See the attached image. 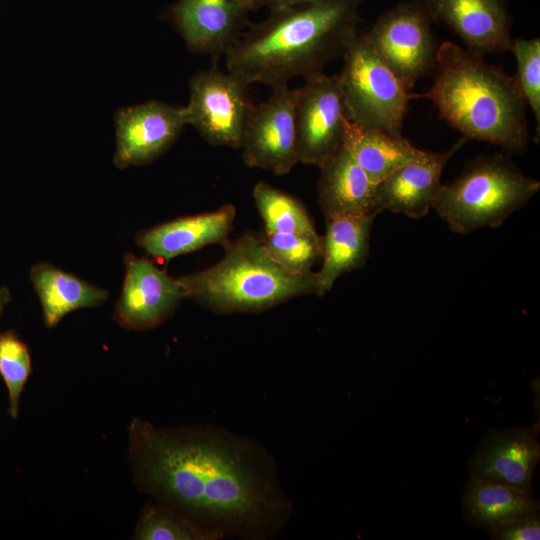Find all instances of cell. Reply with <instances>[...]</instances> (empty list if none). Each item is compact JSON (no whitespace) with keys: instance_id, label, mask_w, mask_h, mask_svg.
Masks as SVG:
<instances>
[{"instance_id":"obj_25","label":"cell","mask_w":540,"mask_h":540,"mask_svg":"<svg viewBox=\"0 0 540 540\" xmlns=\"http://www.w3.org/2000/svg\"><path fill=\"white\" fill-rule=\"evenodd\" d=\"M31 370L27 344L14 330L0 333V375L8 391L9 414L14 419L19 414L21 395Z\"/></svg>"},{"instance_id":"obj_24","label":"cell","mask_w":540,"mask_h":540,"mask_svg":"<svg viewBox=\"0 0 540 540\" xmlns=\"http://www.w3.org/2000/svg\"><path fill=\"white\" fill-rule=\"evenodd\" d=\"M135 540H221L182 513L157 502L146 504L135 526Z\"/></svg>"},{"instance_id":"obj_2","label":"cell","mask_w":540,"mask_h":540,"mask_svg":"<svg viewBox=\"0 0 540 540\" xmlns=\"http://www.w3.org/2000/svg\"><path fill=\"white\" fill-rule=\"evenodd\" d=\"M362 1L314 0L270 11L227 50L228 72L247 85L271 87L322 72L358 35Z\"/></svg>"},{"instance_id":"obj_5","label":"cell","mask_w":540,"mask_h":540,"mask_svg":"<svg viewBox=\"0 0 540 540\" xmlns=\"http://www.w3.org/2000/svg\"><path fill=\"white\" fill-rule=\"evenodd\" d=\"M539 189L538 180L496 153L475 158L455 180L442 184L431 207L453 232L468 234L501 226Z\"/></svg>"},{"instance_id":"obj_17","label":"cell","mask_w":540,"mask_h":540,"mask_svg":"<svg viewBox=\"0 0 540 540\" xmlns=\"http://www.w3.org/2000/svg\"><path fill=\"white\" fill-rule=\"evenodd\" d=\"M236 209L231 204L215 211L177 218L140 231L137 245L149 256L169 261L211 244H225Z\"/></svg>"},{"instance_id":"obj_18","label":"cell","mask_w":540,"mask_h":540,"mask_svg":"<svg viewBox=\"0 0 540 540\" xmlns=\"http://www.w3.org/2000/svg\"><path fill=\"white\" fill-rule=\"evenodd\" d=\"M319 168L318 203L325 219L381 213L377 184L344 146Z\"/></svg>"},{"instance_id":"obj_27","label":"cell","mask_w":540,"mask_h":540,"mask_svg":"<svg viewBox=\"0 0 540 540\" xmlns=\"http://www.w3.org/2000/svg\"><path fill=\"white\" fill-rule=\"evenodd\" d=\"M510 51L517 62L515 75L526 105L534 114L537 134L540 127V38L513 39Z\"/></svg>"},{"instance_id":"obj_21","label":"cell","mask_w":540,"mask_h":540,"mask_svg":"<svg viewBox=\"0 0 540 540\" xmlns=\"http://www.w3.org/2000/svg\"><path fill=\"white\" fill-rule=\"evenodd\" d=\"M466 521L477 528L490 529L519 515L539 510V501L531 490L470 477L463 497Z\"/></svg>"},{"instance_id":"obj_26","label":"cell","mask_w":540,"mask_h":540,"mask_svg":"<svg viewBox=\"0 0 540 540\" xmlns=\"http://www.w3.org/2000/svg\"><path fill=\"white\" fill-rule=\"evenodd\" d=\"M267 251L283 267L293 272L311 271L322 257L323 240L318 233H268L261 237Z\"/></svg>"},{"instance_id":"obj_11","label":"cell","mask_w":540,"mask_h":540,"mask_svg":"<svg viewBox=\"0 0 540 540\" xmlns=\"http://www.w3.org/2000/svg\"><path fill=\"white\" fill-rule=\"evenodd\" d=\"M125 275L114 320L123 328L147 331L168 320L184 299L178 278L144 257L127 253Z\"/></svg>"},{"instance_id":"obj_28","label":"cell","mask_w":540,"mask_h":540,"mask_svg":"<svg viewBox=\"0 0 540 540\" xmlns=\"http://www.w3.org/2000/svg\"><path fill=\"white\" fill-rule=\"evenodd\" d=\"M491 539L538 540L540 539L539 510L519 515L489 530Z\"/></svg>"},{"instance_id":"obj_3","label":"cell","mask_w":540,"mask_h":540,"mask_svg":"<svg viewBox=\"0 0 540 540\" xmlns=\"http://www.w3.org/2000/svg\"><path fill=\"white\" fill-rule=\"evenodd\" d=\"M429 91L416 94L466 140L487 142L508 154L529 144L526 102L514 76L451 41L439 45Z\"/></svg>"},{"instance_id":"obj_23","label":"cell","mask_w":540,"mask_h":540,"mask_svg":"<svg viewBox=\"0 0 540 540\" xmlns=\"http://www.w3.org/2000/svg\"><path fill=\"white\" fill-rule=\"evenodd\" d=\"M268 233H317L304 205L288 193L259 181L252 191Z\"/></svg>"},{"instance_id":"obj_4","label":"cell","mask_w":540,"mask_h":540,"mask_svg":"<svg viewBox=\"0 0 540 540\" xmlns=\"http://www.w3.org/2000/svg\"><path fill=\"white\" fill-rule=\"evenodd\" d=\"M213 266L178 277L184 299L219 314L258 313L303 295L321 296L316 272H293L278 263L261 238L246 233L225 244Z\"/></svg>"},{"instance_id":"obj_19","label":"cell","mask_w":540,"mask_h":540,"mask_svg":"<svg viewBox=\"0 0 540 540\" xmlns=\"http://www.w3.org/2000/svg\"><path fill=\"white\" fill-rule=\"evenodd\" d=\"M29 278L39 299L47 328H54L73 311L98 307L109 298V292L104 288L50 263L33 265Z\"/></svg>"},{"instance_id":"obj_15","label":"cell","mask_w":540,"mask_h":540,"mask_svg":"<svg viewBox=\"0 0 540 540\" xmlns=\"http://www.w3.org/2000/svg\"><path fill=\"white\" fill-rule=\"evenodd\" d=\"M540 460L536 431L530 427L489 430L469 463V476L531 490Z\"/></svg>"},{"instance_id":"obj_29","label":"cell","mask_w":540,"mask_h":540,"mask_svg":"<svg viewBox=\"0 0 540 540\" xmlns=\"http://www.w3.org/2000/svg\"><path fill=\"white\" fill-rule=\"evenodd\" d=\"M244 6L249 10H257L267 7L270 11L283 9L298 4L311 2L314 0H241Z\"/></svg>"},{"instance_id":"obj_10","label":"cell","mask_w":540,"mask_h":540,"mask_svg":"<svg viewBox=\"0 0 540 540\" xmlns=\"http://www.w3.org/2000/svg\"><path fill=\"white\" fill-rule=\"evenodd\" d=\"M296 98L297 89L278 85L265 102L254 106L240 148L248 167L285 175L299 162Z\"/></svg>"},{"instance_id":"obj_6","label":"cell","mask_w":540,"mask_h":540,"mask_svg":"<svg viewBox=\"0 0 540 540\" xmlns=\"http://www.w3.org/2000/svg\"><path fill=\"white\" fill-rule=\"evenodd\" d=\"M342 58L338 77L348 119L403 139V120L416 94L378 58L364 33H358Z\"/></svg>"},{"instance_id":"obj_8","label":"cell","mask_w":540,"mask_h":540,"mask_svg":"<svg viewBox=\"0 0 540 540\" xmlns=\"http://www.w3.org/2000/svg\"><path fill=\"white\" fill-rule=\"evenodd\" d=\"M247 84L217 65L200 71L189 84L188 122L211 145L241 148L254 106Z\"/></svg>"},{"instance_id":"obj_20","label":"cell","mask_w":540,"mask_h":540,"mask_svg":"<svg viewBox=\"0 0 540 540\" xmlns=\"http://www.w3.org/2000/svg\"><path fill=\"white\" fill-rule=\"evenodd\" d=\"M376 215L336 216L326 219L322 266L316 272L321 296L344 273L361 268L368 258L370 232Z\"/></svg>"},{"instance_id":"obj_13","label":"cell","mask_w":540,"mask_h":540,"mask_svg":"<svg viewBox=\"0 0 540 540\" xmlns=\"http://www.w3.org/2000/svg\"><path fill=\"white\" fill-rule=\"evenodd\" d=\"M248 12L241 0H179L169 10L189 50L215 59L248 27Z\"/></svg>"},{"instance_id":"obj_14","label":"cell","mask_w":540,"mask_h":540,"mask_svg":"<svg viewBox=\"0 0 540 540\" xmlns=\"http://www.w3.org/2000/svg\"><path fill=\"white\" fill-rule=\"evenodd\" d=\"M433 22H443L467 50L485 53L510 51L511 18L505 0H423Z\"/></svg>"},{"instance_id":"obj_16","label":"cell","mask_w":540,"mask_h":540,"mask_svg":"<svg viewBox=\"0 0 540 540\" xmlns=\"http://www.w3.org/2000/svg\"><path fill=\"white\" fill-rule=\"evenodd\" d=\"M466 141L461 137L442 152L424 150L419 158L380 181L377 197L381 212L388 210L410 218L426 216L442 185L444 167Z\"/></svg>"},{"instance_id":"obj_30","label":"cell","mask_w":540,"mask_h":540,"mask_svg":"<svg viewBox=\"0 0 540 540\" xmlns=\"http://www.w3.org/2000/svg\"><path fill=\"white\" fill-rule=\"evenodd\" d=\"M11 293L5 286L0 285V319L4 312L5 306L10 302Z\"/></svg>"},{"instance_id":"obj_22","label":"cell","mask_w":540,"mask_h":540,"mask_svg":"<svg viewBox=\"0 0 540 540\" xmlns=\"http://www.w3.org/2000/svg\"><path fill=\"white\" fill-rule=\"evenodd\" d=\"M343 146L375 184L424 152L405 138L397 139L380 129L362 126L349 119Z\"/></svg>"},{"instance_id":"obj_7","label":"cell","mask_w":540,"mask_h":540,"mask_svg":"<svg viewBox=\"0 0 540 540\" xmlns=\"http://www.w3.org/2000/svg\"><path fill=\"white\" fill-rule=\"evenodd\" d=\"M423 0L398 3L383 12L365 33L378 58L410 90L434 72L439 45Z\"/></svg>"},{"instance_id":"obj_1","label":"cell","mask_w":540,"mask_h":540,"mask_svg":"<svg viewBox=\"0 0 540 540\" xmlns=\"http://www.w3.org/2000/svg\"><path fill=\"white\" fill-rule=\"evenodd\" d=\"M133 483L221 539L272 540L286 528L293 503L278 467L258 441L218 425H128Z\"/></svg>"},{"instance_id":"obj_12","label":"cell","mask_w":540,"mask_h":540,"mask_svg":"<svg viewBox=\"0 0 540 540\" xmlns=\"http://www.w3.org/2000/svg\"><path fill=\"white\" fill-rule=\"evenodd\" d=\"M187 124L186 107L159 101L119 110L114 165L124 169L151 163L172 146Z\"/></svg>"},{"instance_id":"obj_9","label":"cell","mask_w":540,"mask_h":540,"mask_svg":"<svg viewBox=\"0 0 540 540\" xmlns=\"http://www.w3.org/2000/svg\"><path fill=\"white\" fill-rule=\"evenodd\" d=\"M347 111L338 75L323 72L297 88L296 130L299 162L320 167L343 146Z\"/></svg>"}]
</instances>
